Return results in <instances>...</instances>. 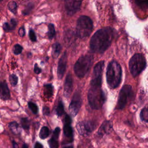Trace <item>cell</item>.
<instances>
[{
    "mask_svg": "<svg viewBox=\"0 0 148 148\" xmlns=\"http://www.w3.org/2000/svg\"><path fill=\"white\" fill-rule=\"evenodd\" d=\"M71 119L68 115H66L64 119V125L63 128L64 134L65 136L67 138H72L73 136V130L71 126Z\"/></svg>",
    "mask_w": 148,
    "mask_h": 148,
    "instance_id": "13",
    "label": "cell"
},
{
    "mask_svg": "<svg viewBox=\"0 0 148 148\" xmlns=\"http://www.w3.org/2000/svg\"><path fill=\"white\" fill-rule=\"evenodd\" d=\"M19 35L21 37H23L25 35V28L23 27H21L19 30Z\"/></svg>",
    "mask_w": 148,
    "mask_h": 148,
    "instance_id": "35",
    "label": "cell"
},
{
    "mask_svg": "<svg viewBox=\"0 0 148 148\" xmlns=\"http://www.w3.org/2000/svg\"><path fill=\"white\" fill-rule=\"evenodd\" d=\"M48 143H49L50 148H58V143L56 139L52 138L49 141Z\"/></svg>",
    "mask_w": 148,
    "mask_h": 148,
    "instance_id": "30",
    "label": "cell"
},
{
    "mask_svg": "<svg viewBox=\"0 0 148 148\" xmlns=\"http://www.w3.org/2000/svg\"><path fill=\"white\" fill-rule=\"evenodd\" d=\"M122 71L119 63L113 60L111 61L107 67V80L110 87L115 89L119 86L121 80Z\"/></svg>",
    "mask_w": 148,
    "mask_h": 148,
    "instance_id": "2",
    "label": "cell"
},
{
    "mask_svg": "<svg viewBox=\"0 0 148 148\" xmlns=\"http://www.w3.org/2000/svg\"><path fill=\"white\" fill-rule=\"evenodd\" d=\"M63 148H74V147L72 145H70V146H64Z\"/></svg>",
    "mask_w": 148,
    "mask_h": 148,
    "instance_id": "41",
    "label": "cell"
},
{
    "mask_svg": "<svg viewBox=\"0 0 148 148\" xmlns=\"http://www.w3.org/2000/svg\"><path fill=\"white\" fill-rule=\"evenodd\" d=\"M53 93V86L51 84H47L44 86V94L48 98H50L52 97Z\"/></svg>",
    "mask_w": 148,
    "mask_h": 148,
    "instance_id": "17",
    "label": "cell"
},
{
    "mask_svg": "<svg viewBox=\"0 0 148 148\" xmlns=\"http://www.w3.org/2000/svg\"><path fill=\"white\" fill-rule=\"evenodd\" d=\"M0 97L4 100H7L10 98V91L5 82L0 83Z\"/></svg>",
    "mask_w": 148,
    "mask_h": 148,
    "instance_id": "16",
    "label": "cell"
},
{
    "mask_svg": "<svg viewBox=\"0 0 148 148\" xmlns=\"http://www.w3.org/2000/svg\"><path fill=\"white\" fill-rule=\"evenodd\" d=\"M106 97L101 86H91L88 92V101L94 110L100 109L105 103Z\"/></svg>",
    "mask_w": 148,
    "mask_h": 148,
    "instance_id": "3",
    "label": "cell"
},
{
    "mask_svg": "<svg viewBox=\"0 0 148 148\" xmlns=\"http://www.w3.org/2000/svg\"><path fill=\"white\" fill-rule=\"evenodd\" d=\"M93 28V24L92 19L88 16H82L77 21L76 35L80 38H87L92 33Z\"/></svg>",
    "mask_w": 148,
    "mask_h": 148,
    "instance_id": "4",
    "label": "cell"
},
{
    "mask_svg": "<svg viewBox=\"0 0 148 148\" xmlns=\"http://www.w3.org/2000/svg\"><path fill=\"white\" fill-rule=\"evenodd\" d=\"M9 25H10L11 30L15 29V27H16V25H17V22H16V20L15 19H12L11 20V24H10Z\"/></svg>",
    "mask_w": 148,
    "mask_h": 148,
    "instance_id": "34",
    "label": "cell"
},
{
    "mask_svg": "<svg viewBox=\"0 0 148 148\" xmlns=\"http://www.w3.org/2000/svg\"><path fill=\"white\" fill-rule=\"evenodd\" d=\"M28 105L29 108L31 110L33 113L37 114L38 112V107L35 103L33 102H29Z\"/></svg>",
    "mask_w": 148,
    "mask_h": 148,
    "instance_id": "26",
    "label": "cell"
},
{
    "mask_svg": "<svg viewBox=\"0 0 148 148\" xmlns=\"http://www.w3.org/2000/svg\"><path fill=\"white\" fill-rule=\"evenodd\" d=\"M133 95V92L131 86L130 85H124L119 93L117 108L118 110H123L125 107L129 100L132 98Z\"/></svg>",
    "mask_w": 148,
    "mask_h": 148,
    "instance_id": "7",
    "label": "cell"
},
{
    "mask_svg": "<svg viewBox=\"0 0 148 148\" xmlns=\"http://www.w3.org/2000/svg\"><path fill=\"white\" fill-rule=\"evenodd\" d=\"M114 37L115 31L111 27H105L98 30L90 40L92 51L98 53H104L110 46Z\"/></svg>",
    "mask_w": 148,
    "mask_h": 148,
    "instance_id": "1",
    "label": "cell"
},
{
    "mask_svg": "<svg viewBox=\"0 0 148 148\" xmlns=\"http://www.w3.org/2000/svg\"><path fill=\"white\" fill-rule=\"evenodd\" d=\"M76 128L80 135L88 136L96 129V124L90 121H83L78 123Z\"/></svg>",
    "mask_w": 148,
    "mask_h": 148,
    "instance_id": "9",
    "label": "cell"
},
{
    "mask_svg": "<svg viewBox=\"0 0 148 148\" xmlns=\"http://www.w3.org/2000/svg\"><path fill=\"white\" fill-rule=\"evenodd\" d=\"M56 31L54 29V26L53 24H49L48 26V35L49 39H52L55 36Z\"/></svg>",
    "mask_w": 148,
    "mask_h": 148,
    "instance_id": "22",
    "label": "cell"
},
{
    "mask_svg": "<svg viewBox=\"0 0 148 148\" xmlns=\"http://www.w3.org/2000/svg\"><path fill=\"white\" fill-rule=\"evenodd\" d=\"M67 64V54L66 52L63 53L61 57L58 64L57 76L59 79H61L66 72Z\"/></svg>",
    "mask_w": 148,
    "mask_h": 148,
    "instance_id": "11",
    "label": "cell"
},
{
    "mask_svg": "<svg viewBox=\"0 0 148 148\" xmlns=\"http://www.w3.org/2000/svg\"><path fill=\"white\" fill-rule=\"evenodd\" d=\"M9 127L11 131L15 134H19L21 131L19 124L16 121L10 123L9 124Z\"/></svg>",
    "mask_w": 148,
    "mask_h": 148,
    "instance_id": "19",
    "label": "cell"
},
{
    "mask_svg": "<svg viewBox=\"0 0 148 148\" xmlns=\"http://www.w3.org/2000/svg\"><path fill=\"white\" fill-rule=\"evenodd\" d=\"M82 2L80 1H72L69 0L65 2V7L67 13L69 15H73L80 8Z\"/></svg>",
    "mask_w": 148,
    "mask_h": 148,
    "instance_id": "12",
    "label": "cell"
},
{
    "mask_svg": "<svg viewBox=\"0 0 148 148\" xmlns=\"http://www.w3.org/2000/svg\"><path fill=\"white\" fill-rule=\"evenodd\" d=\"M104 67V61L98 62L94 68L92 80L90 82L91 86H101L102 75Z\"/></svg>",
    "mask_w": 148,
    "mask_h": 148,
    "instance_id": "8",
    "label": "cell"
},
{
    "mask_svg": "<svg viewBox=\"0 0 148 148\" xmlns=\"http://www.w3.org/2000/svg\"><path fill=\"white\" fill-rule=\"evenodd\" d=\"M146 60L142 54H135L130 60L129 68L131 75L135 77L140 74L146 67Z\"/></svg>",
    "mask_w": 148,
    "mask_h": 148,
    "instance_id": "6",
    "label": "cell"
},
{
    "mask_svg": "<svg viewBox=\"0 0 148 148\" xmlns=\"http://www.w3.org/2000/svg\"><path fill=\"white\" fill-rule=\"evenodd\" d=\"M21 124L25 130H28L30 127V121L27 117H23L21 119Z\"/></svg>",
    "mask_w": 148,
    "mask_h": 148,
    "instance_id": "24",
    "label": "cell"
},
{
    "mask_svg": "<svg viewBox=\"0 0 148 148\" xmlns=\"http://www.w3.org/2000/svg\"><path fill=\"white\" fill-rule=\"evenodd\" d=\"M43 113L45 116H48L50 114V110L48 107H44L43 108Z\"/></svg>",
    "mask_w": 148,
    "mask_h": 148,
    "instance_id": "37",
    "label": "cell"
},
{
    "mask_svg": "<svg viewBox=\"0 0 148 148\" xmlns=\"http://www.w3.org/2000/svg\"><path fill=\"white\" fill-rule=\"evenodd\" d=\"M93 57L89 55L81 56L76 62L74 72L79 78H83L86 75L91 68Z\"/></svg>",
    "mask_w": 148,
    "mask_h": 148,
    "instance_id": "5",
    "label": "cell"
},
{
    "mask_svg": "<svg viewBox=\"0 0 148 148\" xmlns=\"http://www.w3.org/2000/svg\"><path fill=\"white\" fill-rule=\"evenodd\" d=\"M34 148H44V147H43V145H42V144H40L39 142H37L35 145Z\"/></svg>",
    "mask_w": 148,
    "mask_h": 148,
    "instance_id": "39",
    "label": "cell"
},
{
    "mask_svg": "<svg viewBox=\"0 0 148 148\" xmlns=\"http://www.w3.org/2000/svg\"><path fill=\"white\" fill-rule=\"evenodd\" d=\"M140 117L142 121L148 123V107H145L141 110Z\"/></svg>",
    "mask_w": 148,
    "mask_h": 148,
    "instance_id": "20",
    "label": "cell"
},
{
    "mask_svg": "<svg viewBox=\"0 0 148 148\" xmlns=\"http://www.w3.org/2000/svg\"><path fill=\"white\" fill-rule=\"evenodd\" d=\"M60 133V129L59 127L56 128L55 130H54V132H53V137H52V138L57 140V139L58 138Z\"/></svg>",
    "mask_w": 148,
    "mask_h": 148,
    "instance_id": "31",
    "label": "cell"
},
{
    "mask_svg": "<svg viewBox=\"0 0 148 148\" xmlns=\"http://www.w3.org/2000/svg\"><path fill=\"white\" fill-rule=\"evenodd\" d=\"M3 29L5 32H8L11 30L10 25L8 23H5L3 25Z\"/></svg>",
    "mask_w": 148,
    "mask_h": 148,
    "instance_id": "36",
    "label": "cell"
},
{
    "mask_svg": "<svg viewBox=\"0 0 148 148\" xmlns=\"http://www.w3.org/2000/svg\"><path fill=\"white\" fill-rule=\"evenodd\" d=\"M136 4L143 8H146L148 7V1H136Z\"/></svg>",
    "mask_w": 148,
    "mask_h": 148,
    "instance_id": "33",
    "label": "cell"
},
{
    "mask_svg": "<svg viewBox=\"0 0 148 148\" xmlns=\"http://www.w3.org/2000/svg\"><path fill=\"white\" fill-rule=\"evenodd\" d=\"M22 148H29V147H28V145L27 144H24Z\"/></svg>",
    "mask_w": 148,
    "mask_h": 148,
    "instance_id": "42",
    "label": "cell"
},
{
    "mask_svg": "<svg viewBox=\"0 0 148 148\" xmlns=\"http://www.w3.org/2000/svg\"><path fill=\"white\" fill-rule=\"evenodd\" d=\"M73 88V79L71 75L68 74L66 77L64 84V93L66 97H69L71 94Z\"/></svg>",
    "mask_w": 148,
    "mask_h": 148,
    "instance_id": "14",
    "label": "cell"
},
{
    "mask_svg": "<svg viewBox=\"0 0 148 148\" xmlns=\"http://www.w3.org/2000/svg\"><path fill=\"white\" fill-rule=\"evenodd\" d=\"M34 72L36 74H39L41 72V69L38 67L37 64H35L34 66Z\"/></svg>",
    "mask_w": 148,
    "mask_h": 148,
    "instance_id": "38",
    "label": "cell"
},
{
    "mask_svg": "<svg viewBox=\"0 0 148 148\" xmlns=\"http://www.w3.org/2000/svg\"><path fill=\"white\" fill-rule=\"evenodd\" d=\"M112 130V124L110 121H105L101 125L98 134L100 136L105 134H108L111 133Z\"/></svg>",
    "mask_w": 148,
    "mask_h": 148,
    "instance_id": "15",
    "label": "cell"
},
{
    "mask_svg": "<svg viewBox=\"0 0 148 148\" xmlns=\"http://www.w3.org/2000/svg\"><path fill=\"white\" fill-rule=\"evenodd\" d=\"M49 135V130L47 127H43L40 131L39 137L42 139L46 138Z\"/></svg>",
    "mask_w": 148,
    "mask_h": 148,
    "instance_id": "21",
    "label": "cell"
},
{
    "mask_svg": "<svg viewBox=\"0 0 148 148\" xmlns=\"http://www.w3.org/2000/svg\"><path fill=\"white\" fill-rule=\"evenodd\" d=\"M9 80L12 86H16L18 82V78L15 74H11L9 76Z\"/></svg>",
    "mask_w": 148,
    "mask_h": 148,
    "instance_id": "25",
    "label": "cell"
},
{
    "mask_svg": "<svg viewBox=\"0 0 148 148\" xmlns=\"http://www.w3.org/2000/svg\"><path fill=\"white\" fill-rule=\"evenodd\" d=\"M29 37L31 41L36 42L37 41V37L34 31L33 30H30L29 31Z\"/></svg>",
    "mask_w": 148,
    "mask_h": 148,
    "instance_id": "32",
    "label": "cell"
},
{
    "mask_svg": "<svg viewBox=\"0 0 148 148\" xmlns=\"http://www.w3.org/2000/svg\"><path fill=\"white\" fill-rule=\"evenodd\" d=\"M22 50H23V47L19 44L15 45L13 49V53L16 55H18V54H20L22 52Z\"/></svg>",
    "mask_w": 148,
    "mask_h": 148,
    "instance_id": "28",
    "label": "cell"
},
{
    "mask_svg": "<svg viewBox=\"0 0 148 148\" xmlns=\"http://www.w3.org/2000/svg\"><path fill=\"white\" fill-rule=\"evenodd\" d=\"M64 113V108L62 101H60L56 108V113L58 116H62Z\"/></svg>",
    "mask_w": 148,
    "mask_h": 148,
    "instance_id": "23",
    "label": "cell"
},
{
    "mask_svg": "<svg viewBox=\"0 0 148 148\" xmlns=\"http://www.w3.org/2000/svg\"><path fill=\"white\" fill-rule=\"evenodd\" d=\"M33 8H34V4H32V3H29L27 5L26 8L24 9V11L22 12L23 15H29L31 12V11L33 10Z\"/></svg>",
    "mask_w": 148,
    "mask_h": 148,
    "instance_id": "29",
    "label": "cell"
},
{
    "mask_svg": "<svg viewBox=\"0 0 148 148\" xmlns=\"http://www.w3.org/2000/svg\"><path fill=\"white\" fill-rule=\"evenodd\" d=\"M17 5L15 1H10L8 4V8L11 12L13 13H16L17 11Z\"/></svg>",
    "mask_w": 148,
    "mask_h": 148,
    "instance_id": "27",
    "label": "cell"
},
{
    "mask_svg": "<svg viewBox=\"0 0 148 148\" xmlns=\"http://www.w3.org/2000/svg\"><path fill=\"white\" fill-rule=\"evenodd\" d=\"M61 50V45L58 43V42H56V43L54 44L53 45V47H52V56L54 58H57Z\"/></svg>",
    "mask_w": 148,
    "mask_h": 148,
    "instance_id": "18",
    "label": "cell"
},
{
    "mask_svg": "<svg viewBox=\"0 0 148 148\" xmlns=\"http://www.w3.org/2000/svg\"><path fill=\"white\" fill-rule=\"evenodd\" d=\"M13 148H19L18 145L15 141H13Z\"/></svg>",
    "mask_w": 148,
    "mask_h": 148,
    "instance_id": "40",
    "label": "cell"
},
{
    "mask_svg": "<svg viewBox=\"0 0 148 148\" xmlns=\"http://www.w3.org/2000/svg\"><path fill=\"white\" fill-rule=\"evenodd\" d=\"M82 105V97L80 93L76 92L73 96L70 105L69 110L72 116H75L79 112Z\"/></svg>",
    "mask_w": 148,
    "mask_h": 148,
    "instance_id": "10",
    "label": "cell"
}]
</instances>
